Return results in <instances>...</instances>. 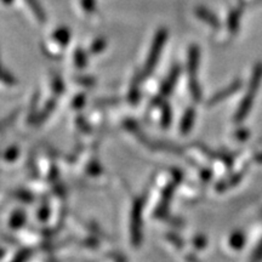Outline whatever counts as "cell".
Returning a JSON list of instances; mask_svg holds the SVG:
<instances>
[{
	"label": "cell",
	"mask_w": 262,
	"mask_h": 262,
	"mask_svg": "<svg viewBox=\"0 0 262 262\" xmlns=\"http://www.w3.org/2000/svg\"><path fill=\"white\" fill-rule=\"evenodd\" d=\"M85 245H86V247L96 248V247H98V243H97L96 239H86V241H85Z\"/></svg>",
	"instance_id": "30"
},
{
	"label": "cell",
	"mask_w": 262,
	"mask_h": 262,
	"mask_svg": "<svg viewBox=\"0 0 262 262\" xmlns=\"http://www.w3.org/2000/svg\"><path fill=\"white\" fill-rule=\"evenodd\" d=\"M89 172L90 173H93V175H98V173L101 172V168H100V165H98V164H96V163H93L91 164V165L89 166Z\"/></svg>",
	"instance_id": "27"
},
{
	"label": "cell",
	"mask_w": 262,
	"mask_h": 262,
	"mask_svg": "<svg viewBox=\"0 0 262 262\" xmlns=\"http://www.w3.org/2000/svg\"><path fill=\"white\" fill-rule=\"evenodd\" d=\"M241 179H242L241 173H238V175H233L231 179L226 180V181L219 182L217 187H216V188H217L219 191H225V189H227L229 187H232V186L237 185V183L241 181Z\"/></svg>",
	"instance_id": "10"
},
{
	"label": "cell",
	"mask_w": 262,
	"mask_h": 262,
	"mask_svg": "<svg viewBox=\"0 0 262 262\" xmlns=\"http://www.w3.org/2000/svg\"><path fill=\"white\" fill-rule=\"evenodd\" d=\"M195 120V110L194 108L189 107L187 108L185 114H183V118L181 120V133L187 134L189 133V130L192 129L193 124H194Z\"/></svg>",
	"instance_id": "7"
},
{
	"label": "cell",
	"mask_w": 262,
	"mask_h": 262,
	"mask_svg": "<svg viewBox=\"0 0 262 262\" xmlns=\"http://www.w3.org/2000/svg\"><path fill=\"white\" fill-rule=\"evenodd\" d=\"M18 156V149L16 148V147H11V148L6 150L5 153V159L6 160H10V162H12V160H15L16 158H17Z\"/></svg>",
	"instance_id": "18"
},
{
	"label": "cell",
	"mask_w": 262,
	"mask_h": 262,
	"mask_svg": "<svg viewBox=\"0 0 262 262\" xmlns=\"http://www.w3.org/2000/svg\"><path fill=\"white\" fill-rule=\"evenodd\" d=\"M143 208V201L142 199H137L134 205L133 212H131V241H133L134 245H140L141 238H142V224H141V212H142Z\"/></svg>",
	"instance_id": "3"
},
{
	"label": "cell",
	"mask_w": 262,
	"mask_h": 262,
	"mask_svg": "<svg viewBox=\"0 0 262 262\" xmlns=\"http://www.w3.org/2000/svg\"><path fill=\"white\" fill-rule=\"evenodd\" d=\"M81 5L86 12H93L95 10V0H81Z\"/></svg>",
	"instance_id": "23"
},
{
	"label": "cell",
	"mask_w": 262,
	"mask_h": 262,
	"mask_svg": "<svg viewBox=\"0 0 262 262\" xmlns=\"http://www.w3.org/2000/svg\"><path fill=\"white\" fill-rule=\"evenodd\" d=\"M3 2L6 3V4H10V3H12V0H3Z\"/></svg>",
	"instance_id": "32"
},
{
	"label": "cell",
	"mask_w": 262,
	"mask_h": 262,
	"mask_svg": "<svg viewBox=\"0 0 262 262\" xmlns=\"http://www.w3.org/2000/svg\"><path fill=\"white\" fill-rule=\"evenodd\" d=\"M28 5L32 8V11L34 12V15L37 16V18L40 22H45V14L42 11L40 4H39L38 0H27Z\"/></svg>",
	"instance_id": "11"
},
{
	"label": "cell",
	"mask_w": 262,
	"mask_h": 262,
	"mask_svg": "<svg viewBox=\"0 0 262 262\" xmlns=\"http://www.w3.org/2000/svg\"><path fill=\"white\" fill-rule=\"evenodd\" d=\"M84 101H85V98H84V96H78L77 98H75V101H74L73 106H74L75 108H80L81 106H83Z\"/></svg>",
	"instance_id": "29"
},
{
	"label": "cell",
	"mask_w": 262,
	"mask_h": 262,
	"mask_svg": "<svg viewBox=\"0 0 262 262\" xmlns=\"http://www.w3.org/2000/svg\"><path fill=\"white\" fill-rule=\"evenodd\" d=\"M228 25H229V31L232 33H235L238 29V16L233 14L231 15V17H229V21H228Z\"/></svg>",
	"instance_id": "19"
},
{
	"label": "cell",
	"mask_w": 262,
	"mask_h": 262,
	"mask_svg": "<svg viewBox=\"0 0 262 262\" xmlns=\"http://www.w3.org/2000/svg\"><path fill=\"white\" fill-rule=\"evenodd\" d=\"M229 245H231L233 249H235V250H239V249L244 248L245 235L243 232H241V231L234 232V233L229 237Z\"/></svg>",
	"instance_id": "8"
},
{
	"label": "cell",
	"mask_w": 262,
	"mask_h": 262,
	"mask_svg": "<svg viewBox=\"0 0 262 262\" xmlns=\"http://www.w3.org/2000/svg\"><path fill=\"white\" fill-rule=\"evenodd\" d=\"M70 31H67L66 28H61L54 34V38L56 39L58 42H61L62 45H67L70 42Z\"/></svg>",
	"instance_id": "13"
},
{
	"label": "cell",
	"mask_w": 262,
	"mask_h": 262,
	"mask_svg": "<svg viewBox=\"0 0 262 262\" xmlns=\"http://www.w3.org/2000/svg\"><path fill=\"white\" fill-rule=\"evenodd\" d=\"M75 62H77L79 67H84L86 64V55H85L83 50H78L75 52Z\"/></svg>",
	"instance_id": "17"
},
{
	"label": "cell",
	"mask_w": 262,
	"mask_h": 262,
	"mask_svg": "<svg viewBox=\"0 0 262 262\" xmlns=\"http://www.w3.org/2000/svg\"><path fill=\"white\" fill-rule=\"evenodd\" d=\"M261 80H262V63H258L256 64V67H255L254 70L253 77H251L250 84H249L245 97L243 98V101H242L241 104H239L237 113H235L234 116V120L237 123L243 122L245 118H247L249 112H250L251 107H253L255 96H256L257 94L258 86H260L261 84Z\"/></svg>",
	"instance_id": "1"
},
{
	"label": "cell",
	"mask_w": 262,
	"mask_h": 262,
	"mask_svg": "<svg viewBox=\"0 0 262 262\" xmlns=\"http://www.w3.org/2000/svg\"><path fill=\"white\" fill-rule=\"evenodd\" d=\"M54 108H55V101H50V102L47 104V107L44 108V111H42V112L37 117V123L40 124L44 122V120L50 116L52 111H54Z\"/></svg>",
	"instance_id": "14"
},
{
	"label": "cell",
	"mask_w": 262,
	"mask_h": 262,
	"mask_svg": "<svg viewBox=\"0 0 262 262\" xmlns=\"http://www.w3.org/2000/svg\"><path fill=\"white\" fill-rule=\"evenodd\" d=\"M211 178V172L209 170H203L202 171V179L204 180H209Z\"/></svg>",
	"instance_id": "31"
},
{
	"label": "cell",
	"mask_w": 262,
	"mask_h": 262,
	"mask_svg": "<svg viewBox=\"0 0 262 262\" xmlns=\"http://www.w3.org/2000/svg\"><path fill=\"white\" fill-rule=\"evenodd\" d=\"M163 114H162V125L164 127H168L170 125V122H171V110H170L169 104H165L164 106Z\"/></svg>",
	"instance_id": "15"
},
{
	"label": "cell",
	"mask_w": 262,
	"mask_h": 262,
	"mask_svg": "<svg viewBox=\"0 0 262 262\" xmlns=\"http://www.w3.org/2000/svg\"><path fill=\"white\" fill-rule=\"evenodd\" d=\"M196 15H198L199 18H202L203 21H205L206 24H209L210 26H214V27H219V26H220L216 16L212 15L211 12H209L208 10L198 9L196 10Z\"/></svg>",
	"instance_id": "9"
},
{
	"label": "cell",
	"mask_w": 262,
	"mask_h": 262,
	"mask_svg": "<svg viewBox=\"0 0 262 262\" xmlns=\"http://www.w3.org/2000/svg\"><path fill=\"white\" fill-rule=\"evenodd\" d=\"M193 244L195 245L198 249H203L206 247V239L203 235H196V237L193 239Z\"/></svg>",
	"instance_id": "22"
},
{
	"label": "cell",
	"mask_w": 262,
	"mask_h": 262,
	"mask_svg": "<svg viewBox=\"0 0 262 262\" xmlns=\"http://www.w3.org/2000/svg\"><path fill=\"white\" fill-rule=\"evenodd\" d=\"M32 255V251L31 250H22L21 253H19L17 256L15 257V260H19V261H24V260H27L29 258V256Z\"/></svg>",
	"instance_id": "26"
},
{
	"label": "cell",
	"mask_w": 262,
	"mask_h": 262,
	"mask_svg": "<svg viewBox=\"0 0 262 262\" xmlns=\"http://www.w3.org/2000/svg\"><path fill=\"white\" fill-rule=\"evenodd\" d=\"M49 212H50V211H49V209L47 208V206H44V208H42L41 210L39 211L38 216L41 219V220H47L48 216H49Z\"/></svg>",
	"instance_id": "28"
},
{
	"label": "cell",
	"mask_w": 262,
	"mask_h": 262,
	"mask_svg": "<svg viewBox=\"0 0 262 262\" xmlns=\"http://www.w3.org/2000/svg\"><path fill=\"white\" fill-rule=\"evenodd\" d=\"M107 45L106 40H103V39H98L97 41H95L93 44V47H91V54H97V52H101L104 49V47Z\"/></svg>",
	"instance_id": "16"
},
{
	"label": "cell",
	"mask_w": 262,
	"mask_h": 262,
	"mask_svg": "<svg viewBox=\"0 0 262 262\" xmlns=\"http://www.w3.org/2000/svg\"><path fill=\"white\" fill-rule=\"evenodd\" d=\"M25 221H26V215L22 211H17L11 216V219H10V225H11V227L14 228H19L24 226Z\"/></svg>",
	"instance_id": "12"
},
{
	"label": "cell",
	"mask_w": 262,
	"mask_h": 262,
	"mask_svg": "<svg viewBox=\"0 0 262 262\" xmlns=\"http://www.w3.org/2000/svg\"><path fill=\"white\" fill-rule=\"evenodd\" d=\"M234 136L237 137L239 141H245V140L249 139V136H250V133H249L247 129H244V127H242V129L235 131Z\"/></svg>",
	"instance_id": "20"
},
{
	"label": "cell",
	"mask_w": 262,
	"mask_h": 262,
	"mask_svg": "<svg viewBox=\"0 0 262 262\" xmlns=\"http://www.w3.org/2000/svg\"><path fill=\"white\" fill-rule=\"evenodd\" d=\"M253 258L254 261H258V260H262V241L260 242V244L257 245V248L255 249L254 251V255H253Z\"/></svg>",
	"instance_id": "24"
},
{
	"label": "cell",
	"mask_w": 262,
	"mask_h": 262,
	"mask_svg": "<svg viewBox=\"0 0 262 262\" xmlns=\"http://www.w3.org/2000/svg\"><path fill=\"white\" fill-rule=\"evenodd\" d=\"M52 86H54V90L56 91L57 94H61L62 91H63V83H62L58 77H55L54 79H52Z\"/></svg>",
	"instance_id": "21"
},
{
	"label": "cell",
	"mask_w": 262,
	"mask_h": 262,
	"mask_svg": "<svg viewBox=\"0 0 262 262\" xmlns=\"http://www.w3.org/2000/svg\"><path fill=\"white\" fill-rule=\"evenodd\" d=\"M168 238L170 239V241L172 242V244H175V245H176V247L181 248L182 245H183V241H182L181 238L179 237V235H176V234H175V235H173V234H169V235H168Z\"/></svg>",
	"instance_id": "25"
},
{
	"label": "cell",
	"mask_w": 262,
	"mask_h": 262,
	"mask_svg": "<svg viewBox=\"0 0 262 262\" xmlns=\"http://www.w3.org/2000/svg\"><path fill=\"white\" fill-rule=\"evenodd\" d=\"M0 256H3V250H2V249H0Z\"/></svg>",
	"instance_id": "33"
},
{
	"label": "cell",
	"mask_w": 262,
	"mask_h": 262,
	"mask_svg": "<svg viewBox=\"0 0 262 262\" xmlns=\"http://www.w3.org/2000/svg\"><path fill=\"white\" fill-rule=\"evenodd\" d=\"M242 88V83L239 80H235L234 83H232L231 85H228L227 88H225L224 90L219 91L217 94H215L214 96L210 98V101H209V106H212V104H216V103H220L221 101L226 100V98H228L231 95H233L237 93V91L241 89Z\"/></svg>",
	"instance_id": "6"
},
{
	"label": "cell",
	"mask_w": 262,
	"mask_h": 262,
	"mask_svg": "<svg viewBox=\"0 0 262 262\" xmlns=\"http://www.w3.org/2000/svg\"><path fill=\"white\" fill-rule=\"evenodd\" d=\"M179 75H180V68L179 67H173L172 71L170 72L168 79L164 81V84H163V86H162V90H160L159 97L157 98V100L153 101V104L159 103L160 100H162L163 97L168 96V95L171 93L172 89H173V86H175L176 81H178V79H179Z\"/></svg>",
	"instance_id": "4"
},
{
	"label": "cell",
	"mask_w": 262,
	"mask_h": 262,
	"mask_svg": "<svg viewBox=\"0 0 262 262\" xmlns=\"http://www.w3.org/2000/svg\"><path fill=\"white\" fill-rule=\"evenodd\" d=\"M166 38H168V32L166 29H160V31L157 33L155 41H153L152 49H150L149 55H148V60L146 62L145 70H143V77H147L152 73V71L155 70L156 64L158 63L160 52H162V48L163 45L165 44Z\"/></svg>",
	"instance_id": "2"
},
{
	"label": "cell",
	"mask_w": 262,
	"mask_h": 262,
	"mask_svg": "<svg viewBox=\"0 0 262 262\" xmlns=\"http://www.w3.org/2000/svg\"><path fill=\"white\" fill-rule=\"evenodd\" d=\"M199 57H201V55H199L198 47H192L189 49V55H188L189 83H195L196 81V72H198Z\"/></svg>",
	"instance_id": "5"
}]
</instances>
